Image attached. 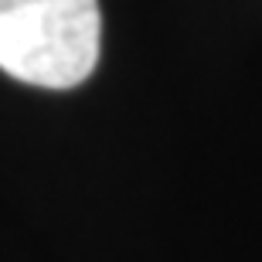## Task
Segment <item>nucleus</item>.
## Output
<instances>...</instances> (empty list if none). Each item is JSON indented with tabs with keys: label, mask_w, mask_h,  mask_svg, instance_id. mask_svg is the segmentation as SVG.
Wrapping results in <instances>:
<instances>
[{
	"label": "nucleus",
	"mask_w": 262,
	"mask_h": 262,
	"mask_svg": "<svg viewBox=\"0 0 262 262\" xmlns=\"http://www.w3.org/2000/svg\"><path fill=\"white\" fill-rule=\"evenodd\" d=\"M99 0H0V72L38 89H75L99 61Z\"/></svg>",
	"instance_id": "obj_1"
}]
</instances>
